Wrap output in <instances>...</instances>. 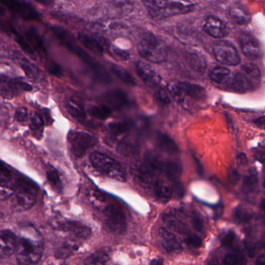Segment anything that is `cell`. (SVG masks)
Listing matches in <instances>:
<instances>
[{
	"label": "cell",
	"mask_w": 265,
	"mask_h": 265,
	"mask_svg": "<svg viewBox=\"0 0 265 265\" xmlns=\"http://www.w3.org/2000/svg\"><path fill=\"white\" fill-rule=\"evenodd\" d=\"M31 130L34 137L39 139L44 131V120L38 113H34L31 117Z\"/></svg>",
	"instance_id": "obj_34"
},
{
	"label": "cell",
	"mask_w": 265,
	"mask_h": 265,
	"mask_svg": "<svg viewBox=\"0 0 265 265\" xmlns=\"http://www.w3.org/2000/svg\"><path fill=\"white\" fill-rule=\"evenodd\" d=\"M55 227L58 230L71 233L77 238L82 239V240H87L91 236V230L89 228L88 226L80 222L71 221V220L61 222V223H57Z\"/></svg>",
	"instance_id": "obj_9"
},
{
	"label": "cell",
	"mask_w": 265,
	"mask_h": 265,
	"mask_svg": "<svg viewBox=\"0 0 265 265\" xmlns=\"http://www.w3.org/2000/svg\"><path fill=\"white\" fill-rule=\"evenodd\" d=\"M237 161L241 165H245V164H247V162H248V160H247V157H246V156L244 154H240L237 157Z\"/></svg>",
	"instance_id": "obj_55"
},
{
	"label": "cell",
	"mask_w": 265,
	"mask_h": 265,
	"mask_svg": "<svg viewBox=\"0 0 265 265\" xmlns=\"http://www.w3.org/2000/svg\"><path fill=\"white\" fill-rule=\"evenodd\" d=\"M27 38L29 40L30 42L31 43L33 46H34L35 49L38 50L40 52H43L44 51V47H43V43L41 41V38H40L38 34L35 32V31L33 30H30L27 34Z\"/></svg>",
	"instance_id": "obj_40"
},
{
	"label": "cell",
	"mask_w": 265,
	"mask_h": 265,
	"mask_svg": "<svg viewBox=\"0 0 265 265\" xmlns=\"http://www.w3.org/2000/svg\"><path fill=\"white\" fill-rule=\"evenodd\" d=\"M240 44L243 54L249 58L256 59L262 55L260 43L251 34H241L240 37Z\"/></svg>",
	"instance_id": "obj_10"
},
{
	"label": "cell",
	"mask_w": 265,
	"mask_h": 265,
	"mask_svg": "<svg viewBox=\"0 0 265 265\" xmlns=\"http://www.w3.org/2000/svg\"><path fill=\"white\" fill-rule=\"evenodd\" d=\"M184 241L190 247H196V248L201 247L203 244V240L201 239L200 236L194 233H190V232L185 235Z\"/></svg>",
	"instance_id": "obj_43"
},
{
	"label": "cell",
	"mask_w": 265,
	"mask_h": 265,
	"mask_svg": "<svg viewBox=\"0 0 265 265\" xmlns=\"http://www.w3.org/2000/svg\"><path fill=\"white\" fill-rule=\"evenodd\" d=\"M1 186H7L12 179V172L11 170L3 163L1 164Z\"/></svg>",
	"instance_id": "obj_45"
},
{
	"label": "cell",
	"mask_w": 265,
	"mask_h": 265,
	"mask_svg": "<svg viewBox=\"0 0 265 265\" xmlns=\"http://www.w3.org/2000/svg\"><path fill=\"white\" fill-rule=\"evenodd\" d=\"M156 144L159 149L168 154H176L179 149L175 141L167 134H158L156 137Z\"/></svg>",
	"instance_id": "obj_22"
},
{
	"label": "cell",
	"mask_w": 265,
	"mask_h": 265,
	"mask_svg": "<svg viewBox=\"0 0 265 265\" xmlns=\"http://www.w3.org/2000/svg\"><path fill=\"white\" fill-rule=\"evenodd\" d=\"M264 186H265V182H264Z\"/></svg>",
	"instance_id": "obj_62"
},
{
	"label": "cell",
	"mask_w": 265,
	"mask_h": 265,
	"mask_svg": "<svg viewBox=\"0 0 265 265\" xmlns=\"http://www.w3.org/2000/svg\"><path fill=\"white\" fill-rule=\"evenodd\" d=\"M162 243L166 251L169 253H179L183 250L182 245L177 240L175 235L165 228H160L159 230Z\"/></svg>",
	"instance_id": "obj_16"
},
{
	"label": "cell",
	"mask_w": 265,
	"mask_h": 265,
	"mask_svg": "<svg viewBox=\"0 0 265 265\" xmlns=\"http://www.w3.org/2000/svg\"><path fill=\"white\" fill-rule=\"evenodd\" d=\"M194 10V5L187 1L182 0H171L166 4L165 7L160 12L159 18L173 17L188 14Z\"/></svg>",
	"instance_id": "obj_8"
},
{
	"label": "cell",
	"mask_w": 265,
	"mask_h": 265,
	"mask_svg": "<svg viewBox=\"0 0 265 265\" xmlns=\"http://www.w3.org/2000/svg\"><path fill=\"white\" fill-rule=\"evenodd\" d=\"M113 52L115 55H117L118 58H121L123 60H127L129 58V54L126 52L125 51H122V50L118 49V48H114Z\"/></svg>",
	"instance_id": "obj_52"
},
{
	"label": "cell",
	"mask_w": 265,
	"mask_h": 265,
	"mask_svg": "<svg viewBox=\"0 0 265 265\" xmlns=\"http://www.w3.org/2000/svg\"><path fill=\"white\" fill-rule=\"evenodd\" d=\"M191 223H192L193 227L197 231L203 233L204 231V223H203V220L201 218L200 216L194 213L191 218Z\"/></svg>",
	"instance_id": "obj_47"
},
{
	"label": "cell",
	"mask_w": 265,
	"mask_h": 265,
	"mask_svg": "<svg viewBox=\"0 0 265 265\" xmlns=\"http://www.w3.org/2000/svg\"><path fill=\"white\" fill-rule=\"evenodd\" d=\"M255 157L261 162L265 163V148L257 150L255 153Z\"/></svg>",
	"instance_id": "obj_53"
},
{
	"label": "cell",
	"mask_w": 265,
	"mask_h": 265,
	"mask_svg": "<svg viewBox=\"0 0 265 265\" xmlns=\"http://www.w3.org/2000/svg\"><path fill=\"white\" fill-rule=\"evenodd\" d=\"M78 39L87 49L95 54H102L106 50L109 49L108 44L102 37H95L94 35L80 33Z\"/></svg>",
	"instance_id": "obj_12"
},
{
	"label": "cell",
	"mask_w": 265,
	"mask_h": 265,
	"mask_svg": "<svg viewBox=\"0 0 265 265\" xmlns=\"http://www.w3.org/2000/svg\"><path fill=\"white\" fill-rule=\"evenodd\" d=\"M114 6L117 11L123 14L131 13L134 8L133 0H114Z\"/></svg>",
	"instance_id": "obj_39"
},
{
	"label": "cell",
	"mask_w": 265,
	"mask_h": 265,
	"mask_svg": "<svg viewBox=\"0 0 265 265\" xmlns=\"http://www.w3.org/2000/svg\"><path fill=\"white\" fill-rule=\"evenodd\" d=\"M253 123H254L255 125L257 126V127H259V128L265 129V116L256 119V120L253 121Z\"/></svg>",
	"instance_id": "obj_54"
},
{
	"label": "cell",
	"mask_w": 265,
	"mask_h": 265,
	"mask_svg": "<svg viewBox=\"0 0 265 265\" xmlns=\"http://www.w3.org/2000/svg\"><path fill=\"white\" fill-rule=\"evenodd\" d=\"M48 71L51 73V74L56 77H61L62 74V71H61V68L57 64H49L48 65Z\"/></svg>",
	"instance_id": "obj_51"
},
{
	"label": "cell",
	"mask_w": 265,
	"mask_h": 265,
	"mask_svg": "<svg viewBox=\"0 0 265 265\" xmlns=\"http://www.w3.org/2000/svg\"><path fill=\"white\" fill-rule=\"evenodd\" d=\"M230 17L236 24L239 25H246L251 20L250 14L240 5H233L229 11Z\"/></svg>",
	"instance_id": "obj_24"
},
{
	"label": "cell",
	"mask_w": 265,
	"mask_h": 265,
	"mask_svg": "<svg viewBox=\"0 0 265 265\" xmlns=\"http://www.w3.org/2000/svg\"><path fill=\"white\" fill-rule=\"evenodd\" d=\"M145 7L148 10L149 14L153 18H159L160 12L165 7L166 0H142Z\"/></svg>",
	"instance_id": "obj_29"
},
{
	"label": "cell",
	"mask_w": 265,
	"mask_h": 265,
	"mask_svg": "<svg viewBox=\"0 0 265 265\" xmlns=\"http://www.w3.org/2000/svg\"><path fill=\"white\" fill-rule=\"evenodd\" d=\"M186 61L193 71L200 74H204L206 69V62L203 56L197 53H187Z\"/></svg>",
	"instance_id": "obj_25"
},
{
	"label": "cell",
	"mask_w": 265,
	"mask_h": 265,
	"mask_svg": "<svg viewBox=\"0 0 265 265\" xmlns=\"http://www.w3.org/2000/svg\"><path fill=\"white\" fill-rule=\"evenodd\" d=\"M108 130L113 135H122L130 130V124L127 122H116L109 124Z\"/></svg>",
	"instance_id": "obj_38"
},
{
	"label": "cell",
	"mask_w": 265,
	"mask_h": 265,
	"mask_svg": "<svg viewBox=\"0 0 265 265\" xmlns=\"http://www.w3.org/2000/svg\"><path fill=\"white\" fill-rule=\"evenodd\" d=\"M137 48L139 54L150 62L159 64L167 60V52L163 44L152 34L145 36Z\"/></svg>",
	"instance_id": "obj_3"
},
{
	"label": "cell",
	"mask_w": 265,
	"mask_h": 265,
	"mask_svg": "<svg viewBox=\"0 0 265 265\" xmlns=\"http://www.w3.org/2000/svg\"><path fill=\"white\" fill-rule=\"evenodd\" d=\"M163 221L168 226L169 228L174 230L177 233L185 236L190 232L187 225L173 213H167L163 216Z\"/></svg>",
	"instance_id": "obj_19"
},
{
	"label": "cell",
	"mask_w": 265,
	"mask_h": 265,
	"mask_svg": "<svg viewBox=\"0 0 265 265\" xmlns=\"http://www.w3.org/2000/svg\"><path fill=\"white\" fill-rule=\"evenodd\" d=\"M168 92L172 98L177 103H183L185 100L186 95L182 88L181 83L171 82L168 85Z\"/></svg>",
	"instance_id": "obj_33"
},
{
	"label": "cell",
	"mask_w": 265,
	"mask_h": 265,
	"mask_svg": "<svg viewBox=\"0 0 265 265\" xmlns=\"http://www.w3.org/2000/svg\"><path fill=\"white\" fill-rule=\"evenodd\" d=\"M150 265H163V259H153V260L150 262Z\"/></svg>",
	"instance_id": "obj_57"
},
{
	"label": "cell",
	"mask_w": 265,
	"mask_h": 265,
	"mask_svg": "<svg viewBox=\"0 0 265 265\" xmlns=\"http://www.w3.org/2000/svg\"><path fill=\"white\" fill-rule=\"evenodd\" d=\"M36 1H38V3L43 4V5L50 6L53 0H36Z\"/></svg>",
	"instance_id": "obj_58"
},
{
	"label": "cell",
	"mask_w": 265,
	"mask_h": 265,
	"mask_svg": "<svg viewBox=\"0 0 265 265\" xmlns=\"http://www.w3.org/2000/svg\"><path fill=\"white\" fill-rule=\"evenodd\" d=\"M35 203L36 196L19 192L15 196L14 209L17 211H26L31 209Z\"/></svg>",
	"instance_id": "obj_21"
},
{
	"label": "cell",
	"mask_w": 265,
	"mask_h": 265,
	"mask_svg": "<svg viewBox=\"0 0 265 265\" xmlns=\"http://www.w3.org/2000/svg\"><path fill=\"white\" fill-rule=\"evenodd\" d=\"M156 99L162 106H167L170 103V99L167 92L163 90H158L156 93Z\"/></svg>",
	"instance_id": "obj_46"
},
{
	"label": "cell",
	"mask_w": 265,
	"mask_h": 265,
	"mask_svg": "<svg viewBox=\"0 0 265 265\" xmlns=\"http://www.w3.org/2000/svg\"><path fill=\"white\" fill-rule=\"evenodd\" d=\"M194 160H195L196 168H197V173H198L199 174H203V165L201 164L200 161H199V160H197V159L196 158V157H194Z\"/></svg>",
	"instance_id": "obj_56"
},
{
	"label": "cell",
	"mask_w": 265,
	"mask_h": 265,
	"mask_svg": "<svg viewBox=\"0 0 265 265\" xmlns=\"http://www.w3.org/2000/svg\"><path fill=\"white\" fill-rule=\"evenodd\" d=\"M257 81L253 79L248 74L240 71L235 74L231 83L232 89L237 93H244L253 90L255 83Z\"/></svg>",
	"instance_id": "obj_15"
},
{
	"label": "cell",
	"mask_w": 265,
	"mask_h": 265,
	"mask_svg": "<svg viewBox=\"0 0 265 265\" xmlns=\"http://www.w3.org/2000/svg\"><path fill=\"white\" fill-rule=\"evenodd\" d=\"M68 143L73 156L80 158L97 144V140L94 136L85 132L70 131L68 134Z\"/></svg>",
	"instance_id": "obj_4"
},
{
	"label": "cell",
	"mask_w": 265,
	"mask_h": 265,
	"mask_svg": "<svg viewBox=\"0 0 265 265\" xmlns=\"http://www.w3.org/2000/svg\"><path fill=\"white\" fill-rule=\"evenodd\" d=\"M27 117H28V112L26 107H21V108L17 109L15 113V118L17 121L20 123H24L27 120Z\"/></svg>",
	"instance_id": "obj_49"
},
{
	"label": "cell",
	"mask_w": 265,
	"mask_h": 265,
	"mask_svg": "<svg viewBox=\"0 0 265 265\" xmlns=\"http://www.w3.org/2000/svg\"><path fill=\"white\" fill-rule=\"evenodd\" d=\"M260 209H261L262 211L265 213V199L262 200L261 203H260Z\"/></svg>",
	"instance_id": "obj_59"
},
{
	"label": "cell",
	"mask_w": 265,
	"mask_h": 265,
	"mask_svg": "<svg viewBox=\"0 0 265 265\" xmlns=\"http://www.w3.org/2000/svg\"><path fill=\"white\" fill-rule=\"evenodd\" d=\"M241 71L246 74H248L249 76L253 78L256 81H258L260 79V71L258 67L253 64H246L242 66Z\"/></svg>",
	"instance_id": "obj_41"
},
{
	"label": "cell",
	"mask_w": 265,
	"mask_h": 265,
	"mask_svg": "<svg viewBox=\"0 0 265 265\" xmlns=\"http://www.w3.org/2000/svg\"><path fill=\"white\" fill-rule=\"evenodd\" d=\"M203 28L209 35L215 38H222L228 34V28L226 24L217 17H208L205 21Z\"/></svg>",
	"instance_id": "obj_14"
},
{
	"label": "cell",
	"mask_w": 265,
	"mask_h": 265,
	"mask_svg": "<svg viewBox=\"0 0 265 265\" xmlns=\"http://www.w3.org/2000/svg\"><path fill=\"white\" fill-rule=\"evenodd\" d=\"M261 243L262 246L265 248V233H263V236H262Z\"/></svg>",
	"instance_id": "obj_60"
},
{
	"label": "cell",
	"mask_w": 265,
	"mask_h": 265,
	"mask_svg": "<svg viewBox=\"0 0 265 265\" xmlns=\"http://www.w3.org/2000/svg\"><path fill=\"white\" fill-rule=\"evenodd\" d=\"M224 265H246V259L241 256L234 254H228L225 257L223 260Z\"/></svg>",
	"instance_id": "obj_42"
},
{
	"label": "cell",
	"mask_w": 265,
	"mask_h": 265,
	"mask_svg": "<svg viewBox=\"0 0 265 265\" xmlns=\"http://www.w3.org/2000/svg\"><path fill=\"white\" fill-rule=\"evenodd\" d=\"M44 238L32 225H26L19 232L16 250V258L20 265H32L38 263L44 252Z\"/></svg>",
	"instance_id": "obj_1"
},
{
	"label": "cell",
	"mask_w": 265,
	"mask_h": 265,
	"mask_svg": "<svg viewBox=\"0 0 265 265\" xmlns=\"http://www.w3.org/2000/svg\"><path fill=\"white\" fill-rule=\"evenodd\" d=\"M228 179L232 185H236L240 179V174L236 169L230 168L228 171Z\"/></svg>",
	"instance_id": "obj_50"
},
{
	"label": "cell",
	"mask_w": 265,
	"mask_h": 265,
	"mask_svg": "<svg viewBox=\"0 0 265 265\" xmlns=\"http://www.w3.org/2000/svg\"><path fill=\"white\" fill-rule=\"evenodd\" d=\"M46 175L51 186L58 191H60L62 188V185H61V179H60L59 174L56 169L52 166H49L47 169Z\"/></svg>",
	"instance_id": "obj_37"
},
{
	"label": "cell",
	"mask_w": 265,
	"mask_h": 265,
	"mask_svg": "<svg viewBox=\"0 0 265 265\" xmlns=\"http://www.w3.org/2000/svg\"><path fill=\"white\" fill-rule=\"evenodd\" d=\"M67 111L74 119L82 120H85L86 112L84 106L76 99H69L65 103Z\"/></svg>",
	"instance_id": "obj_26"
},
{
	"label": "cell",
	"mask_w": 265,
	"mask_h": 265,
	"mask_svg": "<svg viewBox=\"0 0 265 265\" xmlns=\"http://www.w3.org/2000/svg\"><path fill=\"white\" fill-rule=\"evenodd\" d=\"M257 186H258V179L257 176L253 174H248L243 178L242 191L245 194H250L256 191Z\"/></svg>",
	"instance_id": "obj_35"
},
{
	"label": "cell",
	"mask_w": 265,
	"mask_h": 265,
	"mask_svg": "<svg viewBox=\"0 0 265 265\" xmlns=\"http://www.w3.org/2000/svg\"><path fill=\"white\" fill-rule=\"evenodd\" d=\"M90 160L93 167L104 175L117 181H126L122 167L114 159L102 153L94 152L90 155Z\"/></svg>",
	"instance_id": "obj_2"
},
{
	"label": "cell",
	"mask_w": 265,
	"mask_h": 265,
	"mask_svg": "<svg viewBox=\"0 0 265 265\" xmlns=\"http://www.w3.org/2000/svg\"><path fill=\"white\" fill-rule=\"evenodd\" d=\"M14 189L11 188L7 187V186H1V190H0V199L1 200H7L14 196Z\"/></svg>",
	"instance_id": "obj_48"
},
{
	"label": "cell",
	"mask_w": 265,
	"mask_h": 265,
	"mask_svg": "<svg viewBox=\"0 0 265 265\" xmlns=\"http://www.w3.org/2000/svg\"><path fill=\"white\" fill-rule=\"evenodd\" d=\"M236 240V234L232 230H228L220 235V241L225 247H231Z\"/></svg>",
	"instance_id": "obj_44"
},
{
	"label": "cell",
	"mask_w": 265,
	"mask_h": 265,
	"mask_svg": "<svg viewBox=\"0 0 265 265\" xmlns=\"http://www.w3.org/2000/svg\"><path fill=\"white\" fill-rule=\"evenodd\" d=\"M18 238L11 230L0 233V256L2 258L11 257L17 250Z\"/></svg>",
	"instance_id": "obj_13"
},
{
	"label": "cell",
	"mask_w": 265,
	"mask_h": 265,
	"mask_svg": "<svg viewBox=\"0 0 265 265\" xmlns=\"http://www.w3.org/2000/svg\"><path fill=\"white\" fill-rule=\"evenodd\" d=\"M253 213L248 207L240 205L235 209L233 217L239 223H248L253 219Z\"/></svg>",
	"instance_id": "obj_30"
},
{
	"label": "cell",
	"mask_w": 265,
	"mask_h": 265,
	"mask_svg": "<svg viewBox=\"0 0 265 265\" xmlns=\"http://www.w3.org/2000/svg\"><path fill=\"white\" fill-rule=\"evenodd\" d=\"M181 83L182 88L185 93L186 97H190L194 100L202 101L206 98V91L203 86L199 84H192L189 82Z\"/></svg>",
	"instance_id": "obj_23"
},
{
	"label": "cell",
	"mask_w": 265,
	"mask_h": 265,
	"mask_svg": "<svg viewBox=\"0 0 265 265\" xmlns=\"http://www.w3.org/2000/svg\"><path fill=\"white\" fill-rule=\"evenodd\" d=\"M14 58L27 77H29L30 78H32L34 80H38L39 78V70L29 60L24 58V56L21 55V54H16Z\"/></svg>",
	"instance_id": "obj_20"
},
{
	"label": "cell",
	"mask_w": 265,
	"mask_h": 265,
	"mask_svg": "<svg viewBox=\"0 0 265 265\" xmlns=\"http://www.w3.org/2000/svg\"><path fill=\"white\" fill-rule=\"evenodd\" d=\"M19 1H22V2H24V0H19Z\"/></svg>",
	"instance_id": "obj_61"
},
{
	"label": "cell",
	"mask_w": 265,
	"mask_h": 265,
	"mask_svg": "<svg viewBox=\"0 0 265 265\" xmlns=\"http://www.w3.org/2000/svg\"><path fill=\"white\" fill-rule=\"evenodd\" d=\"M16 188L21 193H27L36 196L38 194V187L35 183L27 178L21 177L16 182Z\"/></svg>",
	"instance_id": "obj_27"
},
{
	"label": "cell",
	"mask_w": 265,
	"mask_h": 265,
	"mask_svg": "<svg viewBox=\"0 0 265 265\" xmlns=\"http://www.w3.org/2000/svg\"><path fill=\"white\" fill-rule=\"evenodd\" d=\"M104 101L109 107L116 110L126 107L127 103H129L126 93L118 90H112L105 94Z\"/></svg>",
	"instance_id": "obj_17"
},
{
	"label": "cell",
	"mask_w": 265,
	"mask_h": 265,
	"mask_svg": "<svg viewBox=\"0 0 265 265\" xmlns=\"http://www.w3.org/2000/svg\"><path fill=\"white\" fill-rule=\"evenodd\" d=\"M111 68L112 72L123 82L131 86L136 85V81L132 74L125 68L115 64H111Z\"/></svg>",
	"instance_id": "obj_28"
},
{
	"label": "cell",
	"mask_w": 265,
	"mask_h": 265,
	"mask_svg": "<svg viewBox=\"0 0 265 265\" xmlns=\"http://www.w3.org/2000/svg\"><path fill=\"white\" fill-rule=\"evenodd\" d=\"M215 58L219 62L226 65H237L240 58L236 47L226 41H218L213 46Z\"/></svg>",
	"instance_id": "obj_6"
},
{
	"label": "cell",
	"mask_w": 265,
	"mask_h": 265,
	"mask_svg": "<svg viewBox=\"0 0 265 265\" xmlns=\"http://www.w3.org/2000/svg\"><path fill=\"white\" fill-rule=\"evenodd\" d=\"M111 249L103 247L90 255L84 260L85 265H105L110 260L111 257Z\"/></svg>",
	"instance_id": "obj_18"
},
{
	"label": "cell",
	"mask_w": 265,
	"mask_h": 265,
	"mask_svg": "<svg viewBox=\"0 0 265 265\" xmlns=\"http://www.w3.org/2000/svg\"><path fill=\"white\" fill-rule=\"evenodd\" d=\"M111 107L107 105L94 106L90 109V114L96 120H104L111 114Z\"/></svg>",
	"instance_id": "obj_32"
},
{
	"label": "cell",
	"mask_w": 265,
	"mask_h": 265,
	"mask_svg": "<svg viewBox=\"0 0 265 265\" xmlns=\"http://www.w3.org/2000/svg\"><path fill=\"white\" fill-rule=\"evenodd\" d=\"M106 226L110 231L121 234L126 230V217L124 211L117 205H109L104 211Z\"/></svg>",
	"instance_id": "obj_5"
},
{
	"label": "cell",
	"mask_w": 265,
	"mask_h": 265,
	"mask_svg": "<svg viewBox=\"0 0 265 265\" xmlns=\"http://www.w3.org/2000/svg\"><path fill=\"white\" fill-rule=\"evenodd\" d=\"M136 73L146 84L151 87L159 85L161 78L150 64L144 61H139L135 64Z\"/></svg>",
	"instance_id": "obj_11"
},
{
	"label": "cell",
	"mask_w": 265,
	"mask_h": 265,
	"mask_svg": "<svg viewBox=\"0 0 265 265\" xmlns=\"http://www.w3.org/2000/svg\"><path fill=\"white\" fill-rule=\"evenodd\" d=\"M78 249V245L73 241H67L61 244L56 251L55 257L58 259H65L70 257Z\"/></svg>",
	"instance_id": "obj_31"
},
{
	"label": "cell",
	"mask_w": 265,
	"mask_h": 265,
	"mask_svg": "<svg viewBox=\"0 0 265 265\" xmlns=\"http://www.w3.org/2000/svg\"><path fill=\"white\" fill-rule=\"evenodd\" d=\"M146 190H148L157 200L163 203L169 201L171 199L172 196L174 194L173 186H170L165 181L158 179L157 176L147 186Z\"/></svg>",
	"instance_id": "obj_7"
},
{
	"label": "cell",
	"mask_w": 265,
	"mask_h": 265,
	"mask_svg": "<svg viewBox=\"0 0 265 265\" xmlns=\"http://www.w3.org/2000/svg\"><path fill=\"white\" fill-rule=\"evenodd\" d=\"M230 71L228 68L221 66H216L210 71V78L213 81L216 83H222L229 75Z\"/></svg>",
	"instance_id": "obj_36"
}]
</instances>
